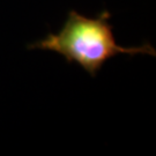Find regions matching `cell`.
<instances>
[{
    "mask_svg": "<svg viewBox=\"0 0 156 156\" xmlns=\"http://www.w3.org/2000/svg\"><path fill=\"white\" fill-rule=\"evenodd\" d=\"M109 20L108 11H103L97 17H88L72 9L59 33H49L27 48L56 52L65 58L67 64H76L83 68L91 78H96L106 62L118 55L156 56L155 49L147 42L136 48L118 45Z\"/></svg>",
    "mask_w": 156,
    "mask_h": 156,
    "instance_id": "cell-1",
    "label": "cell"
}]
</instances>
